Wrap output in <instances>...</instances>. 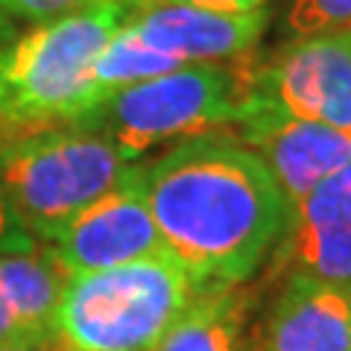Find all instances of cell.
I'll list each match as a JSON object with an SVG mask.
<instances>
[{
  "instance_id": "cell-1",
  "label": "cell",
  "mask_w": 351,
  "mask_h": 351,
  "mask_svg": "<svg viewBox=\"0 0 351 351\" xmlns=\"http://www.w3.org/2000/svg\"><path fill=\"white\" fill-rule=\"evenodd\" d=\"M141 188L167 255L199 290L243 287L287 226L278 182L232 132L182 141L144 161Z\"/></svg>"
},
{
  "instance_id": "cell-2",
  "label": "cell",
  "mask_w": 351,
  "mask_h": 351,
  "mask_svg": "<svg viewBox=\"0 0 351 351\" xmlns=\"http://www.w3.org/2000/svg\"><path fill=\"white\" fill-rule=\"evenodd\" d=\"M132 15L135 0H106L29 27L0 50V144L91 112L94 62Z\"/></svg>"
},
{
  "instance_id": "cell-3",
  "label": "cell",
  "mask_w": 351,
  "mask_h": 351,
  "mask_svg": "<svg viewBox=\"0 0 351 351\" xmlns=\"http://www.w3.org/2000/svg\"><path fill=\"white\" fill-rule=\"evenodd\" d=\"M202 290L170 255L68 278L53 316L64 351H158Z\"/></svg>"
},
{
  "instance_id": "cell-4",
  "label": "cell",
  "mask_w": 351,
  "mask_h": 351,
  "mask_svg": "<svg viewBox=\"0 0 351 351\" xmlns=\"http://www.w3.org/2000/svg\"><path fill=\"white\" fill-rule=\"evenodd\" d=\"M144 161H132L106 132L64 123L0 144V188L38 243L100 196L126 184Z\"/></svg>"
},
{
  "instance_id": "cell-5",
  "label": "cell",
  "mask_w": 351,
  "mask_h": 351,
  "mask_svg": "<svg viewBox=\"0 0 351 351\" xmlns=\"http://www.w3.org/2000/svg\"><path fill=\"white\" fill-rule=\"evenodd\" d=\"M249 103V59L188 64L147 82L120 88L76 123L106 132L132 161L156 147L232 132Z\"/></svg>"
},
{
  "instance_id": "cell-6",
  "label": "cell",
  "mask_w": 351,
  "mask_h": 351,
  "mask_svg": "<svg viewBox=\"0 0 351 351\" xmlns=\"http://www.w3.org/2000/svg\"><path fill=\"white\" fill-rule=\"evenodd\" d=\"M249 94L290 117L351 129V29L281 41L249 62Z\"/></svg>"
},
{
  "instance_id": "cell-7",
  "label": "cell",
  "mask_w": 351,
  "mask_h": 351,
  "mask_svg": "<svg viewBox=\"0 0 351 351\" xmlns=\"http://www.w3.org/2000/svg\"><path fill=\"white\" fill-rule=\"evenodd\" d=\"M141 170L144 164L126 184L100 196L44 243L68 269V276L167 255L156 217L141 188Z\"/></svg>"
},
{
  "instance_id": "cell-8",
  "label": "cell",
  "mask_w": 351,
  "mask_h": 351,
  "mask_svg": "<svg viewBox=\"0 0 351 351\" xmlns=\"http://www.w3.org/2000/svg\"><path fill=\"white\" fill-rule=\"evenodd\" d=\"M232 135L269 167L287 208L351 164V129L290 117L252 94Z\"/></svg>"
},
{
  "instance_id": "cell-9",
  "label": "cell",
  "mask_w": 351,
  "mask_h": 351,
  "mask_svg": "<svg viewBox=\"0 0 351 351\" xmlns=\"http://www.w3.org/2000/svg\"><path fill=\"white\" fill-rule=\"evenodd\" d=\"M126 32L147 50L170 59L176 68L188 64H228L249 59L269 27V9L258 12H217L199 6H135Z\"/></svg>"
},
{
  "instance_id": "cell-10",
  "label": "cell",
  "mask_w": 351,
  "mask_h": 351,
  "mask_svg": "<svg viewBox=\"0 0 351 351\" xmlns=\"http://www.w3.org/2000/svg\"><path fill=\"white\" fill-rule=\"evenodd\" d=\"M272 261L287 276L351 287V164L287 208Z\"/></svg>"
},
{
  "instance_id": "cell-11",
  "label": "cell",
  "mask_w": 351,
  "mask_h": 351,
  "mask_svg": "<svg viewBox=\"0 0 351 351\" xmlns=\"http://www.w3.org/2000/svg\"><path fill=\"white\" fill-rule=\"evenodd\" d=\"M252 343L255 351H351V287L287 276Z\"/></svg>"
},
{
  "instance_id": "cell-12",
  "label": "cell",
  "mask_w": 351,
  "mask_h": 351,
  "mask_svg": "<svg viewBox=\"0 0 351 351\" xmlns=\"http://www.w3.org/2000/svg\"><path fill=\"white\" fill-rule=\"evenodd\" d=\"M68 278V269L44 243L0 255V299L32 337H53V316Z\"/></svg>"
},
{
  "instance_id": "cell-13",
  "label": "cell",
  "mask_w": 351,
  "mask_h": 351,
  "mask_svg": "<svg viewBox=\"0 0 351 351\" xmlns=\"http://www.w3.org/2000/svg\"><path fill=\"white\" fill-rule=\"evenodd\" d=\"M252 293L243 287L202 290L158 351H249Z\"/></svg>"
},
{
  "instance_id": "cell-14",
  "label": "cell",
  "mask_w": 351,
  "mask_h": 351,
  "mask_svg": "<svg viewBox=\"0 0 351 351\" xmlns=\"http://www.w3.org/2000/svg\"><path fill=\"white\" fill-rule=\"evenodd\" d=\"M351 29V0H284L278 32L284 41Z\"/></svg>"
},
{
  "instance_id": "cell-15",
  "label": "cell",
  "mask_w": 351,
  "mask_h": 351,
  "mask_svg": "<svg viewBox=\"0 0 351 351\" xmlns=\"http://www.w3.org/2000/svg\"><path fill=\"white\" fill-rule=\"evenodd\" d=\"M94 3H106V0H0V12H6L12 21H24V24H44V21L80 12Z\"/></svg>"
},
{
  "instance_id": "cell-16",
  "label": "cell",
  "mask_w": 351,
  "mask_h": 351,
  "mask_svg": "<svg viewBox=\"0 0 351 351\" xmlns=\"http://www.w3.org/2000/svg\"><path fill=\"white\" fill-rule=\"evenodd\" d=\"M38 246V240L29 234V228L21 223L12 202L6 199L3 188H0V255H12V252H27Z\"/></svg>"
},
{
  "instance_id": "cell-17",
  "label": "cell",
  "mask_w": 351,
  "mask_h": 351,
  "mask_svg": "<svg viewBox=\"0 0 351 351\" xmlns=\"http://www.w3.org/2000/svg\"><path fill=\"white\" fill-rule=\"evenodd\" d=\"M161 3L217 9V12H258V9H269V0H135L138 9H144V6H161Z\"/></svg>"
},
{
  "instance_id": "cell-18",
  "label": "cell",
  "mask_w": 351,
  "mask_h": 351,
  "mask_svg": "<svg viewBox=\"0 0 351 351\" xmlns=\"http://www.w3.org/2000/svg\"><path fill=\"white\" fill-rule=\"evenodd\" d=\"M24 339H41V337H32L24 328V322L15 316L12 307L0 299V348L12 346V343H24Z\"/></svg>"
},
{
  "instance_id": "cell-19",
  "label": "cell",
  "mask_w": 351,
  "mask_h": 351,
  "mask_svg": "<svg viewBox=\"0 0 351 351\" xmlns=\"http://www.w3.org/2000/svg\"><path fill=\"white\" fill-rule=\"evenodd\" d=\"M0 351H64L56 337H41V339H24V343L3 346Z\"/></svg>"
},
{
  "instance_id": "cell-20",
  "label": "cell",
  "mask_w": 351,
  "mask_h": 351,
  "mask_svg": "<svg viewBox=\"0 0 351 351\" xmlns=\"http://www.w3.org/2000/svg\"><path fill=\"white\" fill-rule=\"evenodd\" d=\"M21 36V27H18V21H12L6 12H0V50L9 47L15 38Z\"/></svg>"
}]
</instances>
